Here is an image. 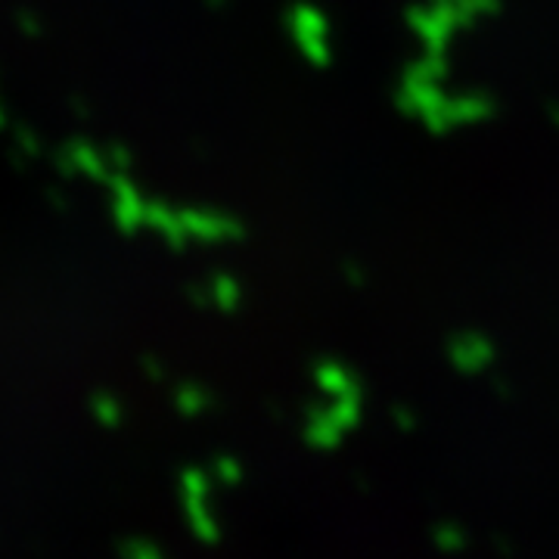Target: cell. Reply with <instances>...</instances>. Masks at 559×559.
I'll return each instance as SVG.
<instances>
[{
    "label": "cell",
    "mask_w": 559,
    "mask_h": 559,
    "mask_svg": "<svg viewBox=\"0 0 559 559\" xmlns=\"http://www.w3.org/2000/svg\"><path fill=\"white\" fill-rule=\"evenodd\" d=\"M399 106L407 119L432 134H451L491 119L495 100L485 91H463L448 84V62L441 53H423L399 81Z\"/></svg>",
    "instance_id": "6da1fadb"
},
{
    "label": "cell",
    "mask_w": 559,
    "mask_h": 559,
    "mask_svg": "<svg viewBox=\"0 0 559 559\" xmlns=\"http://www.w3.org/2000/svg\"><path fill=\"white\" fill-rule=\"evenodd\" d=\"M498 13V0H417L407 13V28L423 53H448L457 35Z\"/></svg>",
    "instance_id": "7a4b0ae2"
},
{
    "label": "cell",
    "mask_w": 559,
    "mask_h": 559,
    "mask_svg": "<svg viewBox=\"0 0 559 559\" xmlns=\"http://www.w3.org/2000/svg\"><path fill=\"white\" fill-rule=\"evenodd\" d=\"M444 348L457 370H481L495 360V342L479 330H457Z\"/></svg>",
    "instance_id": "3957f363"
}]
</instances>
